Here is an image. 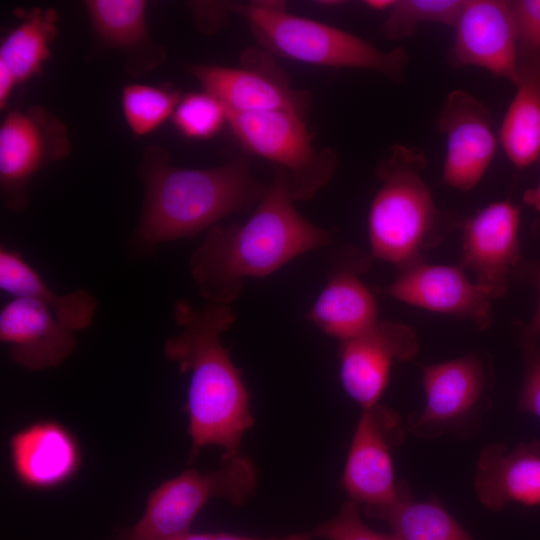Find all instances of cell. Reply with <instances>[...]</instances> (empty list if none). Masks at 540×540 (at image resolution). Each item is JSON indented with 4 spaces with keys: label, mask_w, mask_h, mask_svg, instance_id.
I'll return each instance as SVG.
<instances>
[{
    "label": "cell",
    "mask_w": 540,
    "mask_h": 540,
    "mask_svg": "<svg viewBox=\"0 0 540 540\" xmlns=\"http://www.w3.org/2000/svg\"><path fill=\"white\" fill-rule=\"evenodd\" d=\"M523 201L525 204L540 211V184L535 188L527 190L523 195Z\"/></svg>",
    "instance_id": "35"
},
{
    "label": "cell",
    "mask_w": 540,
    "mask_h": 540,
    "mask_svg": "<svg viewBox=\"0 0 540 540\" xmlns=\"http://www.w3.org/2000/svg\"><path fill=\"white\" fill-rule=\"evenodd\" d=\"M310 533L293 534L286 537L259 538L230 533H192L191 531L171 538H139L129 528L118 529L112 540H312Z\"/></svg>",
    "instance_id": "32"
},
{
    "label": "cell",
    "mask_w": 540,
    "mask_h": 540,
    "mask_svg": "<svg viewBox=\"0 0 540 540\" xmlns=\"http://www.w3.org/2000/svg\"><path fill=\"white\" fill-rule=\"evenodd\" d=\"M171 119L184 137L204 140L216 135L228 123V111L219 99L203 90L183 95Z\"/></svg>",
    "instance_id": "28"
},
{
    "label": "cell",
    "mask_w": 540,
    "mask_h": 540,
    "mask_svg": "<svg viewBox=\"0 0 540 540\" xmlns=\"http://www.w3.org/2000/svg\"><path fill=\"white\" fill-rule=\"evenodd\" d=\"M366 516L386 521L398 540H473L437 498L414 501L403 483L392 505Z\"/></svg>",
    "instance_id": "25"
},
{
    "label": "cell",
    "mask_w": 540,
    "mask_h": 540,
    "mask_svg": "<svg viewBox=\"0 0 540 540\" xmlns=\"http://www.w3.org/2000/svg\"><path fill=\"white\" fill-rule=\"evenodd\" d=\"M17 82L9 70L0 64V109H6Z\"/></svg>",
    "instance_id": "34"
},
{
    "label": "cell",
    "mask_w": 540,
    "mask_h": 540,
    "mask_svg": "<svg viewBox=\"0 0 540 540\" xmlns=\"http://www.w3.org/2000/svg\"><path fill=\"white\" fill-rule=\"evenodd\" d=\"M519 211L510 202L491 203L463 226L462 268L493 298L502 296L511 269L519 262Z\"/></svg>",
    "instance_id": "17"
},
{
    "label": "cell",
    "mask_w": 540,
    "mask_h": 540,
    "mask_svg": "<svg viewBox=\"0 0 540 540\" xmlns=\"http://www.w3.org/2000/svg\"><path fill=\"white\" fill-rule=\"evenodd\" d=\"M516 87L500 127L499 141L512 164L524 168L540 156V54L520 65Z\"/></svg>",
    "instance_id": "23"
},
{
    "label": "cell",
    "mask_w": 540,
    "mask_h": 540,
    "mask_svg": "<svg viewBox=\"0 0 540 540\" xmlns=\"http://www.w3.org/2000/svg\"><path fill=\"white\" fill-rule=\"evenodd\" d=\"M399 415L381 405L365 409L352 437L342 475V486L364 514L392 505L399 497L392 450L402 441Z\"/></svg>",
    "instance_id": "10"
},
{
    "label": "cell",
    "mask_w": 540,
    "mask_h": 540,
    "mask_svg": "<svg viewBox=\"0 0 540 540\" xmlns=\"http://www.w3.org/2000/svg\"><path fill=\"white\" fill-rule=\"evenodd\" d=\"M485 381L483 365L473 355L422 366L426 402L423 411L410 419V432L434 438L459 429L479 411Z\"/></svg>",
    "instance_id": "15"
},
{
    "label": "cell",
    "mask_w": 540,
    "mask_h": 540,
    "mask_svg": "<svg viewBox=\"0 0 540 540\" xmlns=\"http://www.w3.org/2000/svg\"><path fill=\"white\" fill-rule=\"evenodd\" d=\"M10 457L19 481L35 489L64 483L80 465L75 438L55 421L35 422L15 433L10 440Z\"/></svg>",
    "instance_id": "20"
},
{
    "label": "cell",
    "mask_w": 540,
    "mask_h": 540,
    "mask_svg": "<svg viewBox=\"0 0 540 540\" xmlns=\"http://www.w3.org/2000/svg\"><path fill=\"white\" fill-rule=\"evenodd\" d=\"M181 97L179 91L169 86L125 85L121 92L125 122L135 136L148 135L172 117Z\"/></svg>",
    "instance_id": "26"
},
{
    "label": "cell",
    "mask_w": 540,
    "mask_h": 540,
    "mask_svg": "<svg viewBox=\"0 0 540 540\" xmlns=\"http://www.w3.org/2000/svg\"><path fill=\"white\" fill-rule=\"evenodd\" d=\"M462 4V0H395L381 33L390 40H398L412 36L423 23L454 27Z\"/></svg>",
    "instance_id": "27"
},
{
    "label": "cell",
    "mask_w": 540,
    "mask_h": 540,
    "mask_svg": "<svg viewBox=\"0 0 540 540\" xmlns=\"http://www.w3.org/2000/svg\"><path fill=\"white\" fill-rule=\"evenodd\" d=\"M0 288L14 298H27L44 304L66 327L78 332L88 328L95 315L97 301L84 289L59 295L49 288L21 253L1 247Z\"/></svg>",
    "instance_id": "22"
},
{
    "label": "cell",
    "mask_w": 540,
    "mask_h": 540,
    "mask_svg": "<svg viewBox=\"0 0 540 540\" xmlns=\"http://www.w3.org/2000/svg\"><path fill=\"white\" fill-rule=\"evenodd\" d=\"M227 124L246 150L271 162L286 176L294 202L315 197L336 173L335 151L314 145L313 135L299 114L228 112Z\"/></svg>",
    "instance_id": "6"
},
{
    "label": "cell",
    "mask_w": 540,
    "mask_h": 540,
    "mask_svg": "<svg viewBox=\"0 0 540 540\" xmlns=\"http://www.w3.org/2000/svg\"><path fill=\"white\" fill-rule=\"evenodd\" d=\"M381 292L426 310L467 318L480 329L487 328L492 320L493 297L472 283L462 267L419 261L400 270Z\"/></svg>",
    "instance_id": "16"
},
{
    "label": "cell",
    "mask_w": 540,
    "mask_h": 540,
    "mask_svg": "<svg viewBox=\"0 0 540 540\" xmlns=\"http://www.w3.org/2000/svg\"><path fill=\"white\" fill-rule=\"evenodd\" d=\"M395 0H368L365 4L373 10H390Z\"/></svg>",
    "instance_id": "36"
},
{
    "label": "cell",
    "mask_w": 540,
    "mask_h": 540,
    "mask_svg": "<svg viewBox=\"0 0 540 540\" xmlns=\"http://www.w3.org/2000/svg\"><path fill=\"white\" fill-rule=\"evenodd\" d=\"M418 351L416 334L406 324L379 320L370 329L340 342V380L363 410L378 404L394 361H409Z\"/></svg>",
    "instance_id": "13"
},
{
    "label": "cell",
    "mask_w": 540,
    "mask_h": 540,
    "mask_svg": "<svg viewBox=\"0 0 540 540\" xmlns=\"http://www.w3.org/2000/svg\"><path fill=\"white\" fill-rule=\"evenodd\" d=\"M474 485L481 503L493 511L508 503L540 505V441L522 442L510 452L503 444L486 446Z\"/></svg>",
    "instance_id": "19"
},
{
    "label": "cell",
    "mask_w": 540,
    "mask_h": 540,
    "mask_svg": "<svg viewBox=\"0 0 540 540\" xmlns=\"http://www.w3.org/2000/svg\"><path fill=\"white\" fill-rule=\"evenodd\" d=\"M519 47L540 54V0L513 1Z\"/></svg>",
    "instance_id": "31"
},
{
    "label": "cell",
    "mask_w": 540,
    "mask_h": 540,
    "mask_svg": "<svg viewBox=\"0 0 540 540\" xmlns=\"http://www.w3.org/2000/svg\"><path fill=\"white\" fill-rule=\"evenodd\" d=\"M426 164L420 149L401 144L389 147L378 161L375 174L381 185L368 215L371 259L400 270L422 261L436 222L435 204L421 175Z\"/></svg>",
    "instance_id": "4"
},
{
    "label": "cell",
    "mask_w": 540,
    "mask_h": 540,
    "mask_svg": "<svg viewBox=\"0 0 540 540\" xmlns=\"http://www.w3.org/2000/svg\"><path fill=\"white\" fill-rule=\"evenodd\" d=\"M258 473L244 455L223 460L206 473L187 469L163 482L148 497L142 517L131 534L139 538H171L190 531L195 517L212 498L244 504L257 487Z\"/></svg>",
    "instance_id": "7"
},
{
    "label": "cell",
    "mask_w": 540,
    "mask_h": 540,
    "mask_svg": "<svg viewBox=\"0 0 540 540\" xmlns=\"http://www.w3.org/2000/svg\"><path fill=\"white\" fill-rule=\"evenodd\" d=\"M19 22L0 42V64L17 84L40 75L51 56V45L58 34V15L52 8L19 9Z\"/></svg>",
    "instance_id": "24"
},
{
    "label": "cell",
    "mask_w": 540,
    "mask_h": 540,
    "mask_svg": "<svg viewBox=\"0 0 540 540\" xmlns=\"http://www.w3.org/2000/svg\"><path fill=\"white\" fill-rule=\"evenodd\" d=\"M521 277L527 279L535 286L538 295L535 314L525 329L529 339H536L540 336V259L535 262L524 263L518 268Z\"/></svg>",
    "instance_id": "33"
},
{
    "label": "cell",
    "mask_w": 540,
    "mask_h": 540,
    "mask_svg": "<svg viewBox=\"0 0 540 540\" xmlns=\"http://www.w3.org/2000/svg\"><path fill=\"white\" fill-rule=\"evenodd\" d=\"M445 136L443 182L472 190L483 178L497 151L498 138L488 109L464 90L450 92L437 117Z\"/></svg>",
    "instance_id": "12"
},
{
    "label": "cell",
    "mask_w": 540,
    "mask_h": 540,
    "mask_svg": "<svg viewBox=\"0 0 540 540\" xmlns=\"http://www.w3.org/2000/svg\"><path fill=\"white\" fill-rule=\"evenodd\" d=\"M534 341L528 338L524 347L526 371L517 410L540 418V347Z\"/></svg>",
    "instance_id": "30"
},
{
    "label": "cell",
    "mask_w": 540,
    "mask_h": 540,
    "mask_svg": "<svg viewBox=\"0 0 540 540\" xmlns=\"http://www.w3.org/2000/svg\"><path fill=\"white\" fill-rule=\"evenodd\" d=\"M140 175L145 197L133 237L144 248L207 231L257 205L267 187L244 157L213 168H181L160 146L145 150Z\"/></svg>",
    "instance_id": "3"
},
{
    "label": "cell",
    "mask_w": 540,
    "mask_h": 540,
    "mask_svg": "<svg viewBox=\"0 0 540 540\" xmlns=\"http://www.w3.org/2000/svg\"><path fill=\"white\" fill-rule=\"evenodd\" d=\"M70 151L67 125L46 108L32 105L7 112L0 125V191L5 206L24 212L34 176Z\"/></svg>",
    "instance_id": "8"
},
{
    "label": "cell",
    "mask_w": 540,
    "mask_h": 540,
    "mask_svg": "<svg viewBox=\"0 0 540 540\" xmlns=\"http://www.w3.org/2000/svg\"><path fill=\"white\" fill-rule=\"evenodd\" d=\"M371 260L370 255L352 247L335 249L330 256L327 281L306 319L340 342L376 324L379 321L376 299L360 278Z\"/></svg>",
    "instance_id": "14"
},
{
    "label": "cell",
    "mask_w": 540,
    "mask_h": 540,
    "mask_svg": "<svg viewBox=\"0 0 540 540\" xmlns=\"http://www.w3.org/2000/svg\"><path fill=\"white\" fill-rule=\"evenodd\" d=\"M293 203L286 176L275 169L247 221L206 231L190 256L189 271L207 303L231 306L245 280L265 278L298 256L332 243V232L307 220Z\"/></svg>",
    "instance_id": "1"
},
{
    "label": "cell",
    "mask_w": 540,
    "mask_h": 540,
    "mask_svg": "<svg viewBox=\"0 0 540 540\" xmlns=\"http://www.w3.org/2000/svg\"><path fill=\"white\" fill-rule=\"evenodd\" d=\"M178 332L164 344L166 358L189 374L186 410L191 457L207 446L223 449V460L240 454L244 434L254 424L249 393L222 335L235 323L229 305H173Z\"/></svg>",
    "instance_id": "2"
},
{
    "label": "cell",
    "mask_w": 540,
    "mask_h": 540,
    "mask_svg": "<svg viewBox=\"0 0 540 540\" xmlns=\"http://www.w3.org/2000/svg\"><path fill=\"white\" fill-rule=\"evenodd\" d=\"M75 331L63 325L44 304L14 298L0 312V340L19 366L46 370L62 364L75 350Z\"/></svg>",
    "instance_id": "18"
},
{
    "label": "cell",
    "mask_w": 540,
    "mask_h": 540,
    "mask_svg": "<svg viewBox=\"0 0 540 540\" xmlns=\"http://www.w3.org/2000/svg\"><path fill=\"white\" fill-rule=\"evenodd\" d=\"M245 18L260 44L272 55L334 68L366 69L398 81L408 62L402 47L383 51L339 28L293 15L287 3L256 0L231 4Z\"/></svg>",
    "instance_id": "5"
},
{
    "label": "cell",
    "mask_w": 540,
    "mask_h": 540,
    "mask_svg": "<svg viewBox=\"0 0 540 540\" xmlns=\"http://www.w3.org/2000/svg\"><path fill=\"white\" fill-rule=\"evenodd\" d=\"M309 533L313 538L325 540H398L394 535L381 534L367 527L360 519L358 504L350 499L333 518Z\"/></svg>",
    "instance_id": "29"
},
{
    "label": "cell",
    "mask_w": 540,
    "mask_h": 540,
    "mask_svg": "<svg viewBox=\"0 0 540 540\" xmlns=\"http://www.w3.org/2000/svg\"><path fill=\"white\" fill-rule=\"evenodd\" d=\"M144 0H86L89 21L100 44L122 52L126 69L133 75L154 70L166 60L165 49L156 44L147 26Z\"/></svg>",
    "instance_id": "21"
},
{
    "label": "cell",
    "mask_w": 540,
    "mask_h": 540,
    "mask_svg": "<svg viewBox=\"0 0 540 540\" xmlns=\"http://www.w3.org/2000/svg\"><path fill=\"white\" fill-rule=\"evenodd\" d=\"M240 63L239 67L189 64L186 69L228 112L287 111L306 116L310 93L291 85L271 53L250 48Z\"/></svg>",
    "instance_id": "9"
},
{
    "label": "cell",
    "mask_w": 540,
    "mask_h": 540,
    "mask_svg": "<svg viewBox=\"0 0 540 540\" xmlns=\"http://www.w3.org/2000/svg\"><path fill=\"white\" fill-rule=\"evenodd\" d=\"M448 54L455 68L474 66L515 86L520 79L518 32L513 2L463 0Z\"/></svg>",
    "instance_id": "11"
}]
</instances>
